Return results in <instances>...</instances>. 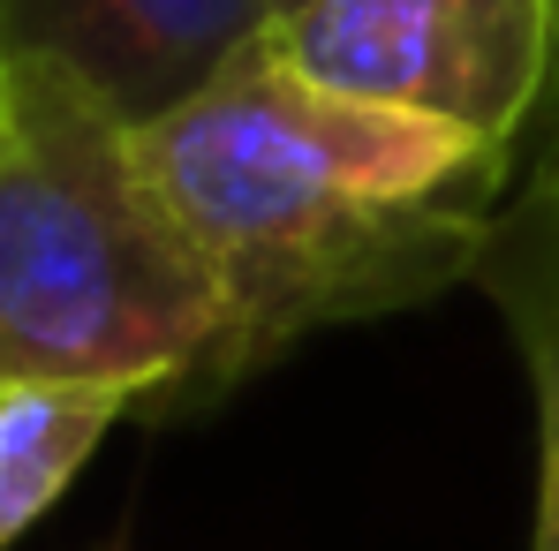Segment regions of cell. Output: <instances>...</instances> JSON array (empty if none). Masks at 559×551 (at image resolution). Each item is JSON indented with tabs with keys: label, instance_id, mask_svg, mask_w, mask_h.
<instances>
[{
	"label": "cell",
	"instance_id": "1",
	"mask_svg": "<svg viewBox=\"0 0 559 551\" xmlns=\"http://www.w3.org/2000/svg\"><path fill=\"white\" fill-rule=\"evenodd\" d=\"M514 144L325 92L242 46L204 92L136 121V167L235 310V378L310 325L439 295L491 250Z\"/></svg>",
	"mask_w": 559,
	"mask_h": 551
},
{
	"label": "cell",
	"instance_id": "2",
	"mask_svg": "<svg viewBox=\"0 0 559 551\" xmlns=\"http://www.w3.org/2000/svg\"><path fill=\"white\" fill-rule=\"evenodd\" d=\"M136 400L227 385L235 310L136 167V129L69 69L0 53V385Z\"/></svg>",
	"mask_w": 559,
	"mask_h": 551
},
{
	"label": "cell",
	"instance_id": "3",
	"mask_svg": "<svg viewBox=\"0 0 559 551\" xmlns=\"http://www.w3.org/2000/svg\"><path fill=\"white\" fill-rule=\"evenodd\" d=\"M265 53L325 92L514 144L559 84V0H295Z\"/></svg>",
	"mask_w": 559,
	"mask_h": 551
},
{
	"label": "cell",
	"instance_id": "4",
	"mask_svg": "<svg viewBox=\"0 0 559 551\" xmlns=\"http://www.w3.org/2000/svg\"><path fill=\"white\" fill-rule=\"evenodd\" d=\"M273 8L280 0H0V53L69 69L136 129L258 46Z\"/></svg>",
	"mask_w": 559,
	"mask_h": 551
},
{
	"label": "cell",
	"instance_id": "5",
	"mask_svg": "<svg viewBox=\"0 0 559 551\" xmlns=\"http://www.w3.org/2000/svg\"><path fill=\"white\" fill-rule=\"evenodd\" d=\"M136 408L129 385L98 378H8L0 385V551L15 544L92 460V446Z\"/></svg>",
	"mask_w": 559,
	"mask_h": 551
},
{
	"label": "cell",
	"instance_id": "6",
	"mask_svg": "<svg viewBox=\"0 0 559 551\" xmlns=\"http://www.w3.org/2000/svg\"><path fill=\"white\" fill-rule=\"evenodd\" d=\"M545 204H559V167L545 182ZM530 356H537V408H545V483H537V537L530 551H559V257L545 265V302L530 310Z\"/></svg>",
	"mask_w": 559,
	"mask_h": 551
},
{
	"label": "cell",
	"instance_id": "7",
	"mask_svg": "<svg viewBox=\"0 0 559 551\" xmlns=\"http://www.w3.org/2000/svg\"><path fill=\"white\" fill-rule=\"evenodd\" d=\"M280 8H295V0H280ZM280 8H273V15H280Z\"/></svg>",
	"mask_w": 559,
	"mask_h": 551
},
{
	"label": "cell",
	"instance_id": "8",
	"mask_svg": "<svg viewBox=\"0 0 559 551\" xmlns=\"http://www.w3.org/2000/svg\"><path fill=\"white\" fill-rule=\"evenodd\" d=\"M552 167H559V159H552Z\"/></svg>",
	"mask_w": 559,
	"mask_h": 551
}]
</instances>
